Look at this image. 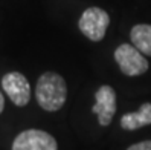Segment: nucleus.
<instances>
[{
	"label": "nucleus",
	"instance_id": "1",
	"mask_svg": "<svg viewBox=\"0 0 151 150\" xmlns=\"http://www.w3.org/2000/svg\"><path fill=\"white\" fill-rule=\"evenodd\" d=\"M35 98L41 109L47 112H57L64 106L67 100V84L64 78L57 72H44L40 75L37 87H35Z\"/></svg>",
	"mask_w": 151,
	"mask_h": 150
},
{
	"label": "nucleus",
	"instance_id": "2",
	"mask_svg": "<svg viewBox=\"0 0 151 150\" xmlns=\"http://www.w3.org/2000/svg\"><path fill=\"white\" fill-rule=\"evenodd\" d=\"M109 25H110V15L107 14V11H104L98 6L87 8L81 14L78 22L79 31L92 41H101L105 37Z\"/></svg>",
	"mask_w": 151,
	"mask_h": 150
},
{
	"label": "nucleus",
	"instance_id": "3",
	"mask_svg": "<svg viewBox=\"0 0 151 150\" xmlns=\"http://www.w3.org/2000/svg\"><path fill=\"white\" fill-rule=\"evenodd\" d=\"M114 60L121 69V72L127 77H137L145 74L150 64L140 51H137L133 45L122 43L114 51Z\"/></svg>",
	"mask_w": 151,
	"mask_h": 150
},
{
	"label": "nucleus",
	"instance_id": "4",
	"mask_svg": "<svg viewBox=\"0 0 151 150\" xmlns=\"http://www.w3.org/2000/svg\"><path fill=\"white\" fill-rule=\"evenodd\" d=\"M11 150H58V144L47 132L28 129L15 136Z\"/></svg>",
	"mask_w": 151,
	"mask_h": 150
},
{
	"label": "nucleus",
	"instance_id": "5",
	"mask_svg": "<svg viewBox=\"0 0 151 150\" xmlns=\"http://www.w3.org/2000/svg\"><path fill=\"white\" fill-rule=\"evenodd\" d=\"M2 87L9 100L19 107H23L31 101V84L20 72L5 74L2 77Z\"/></svg>",
	"mask_w": 151,
	"mask_h": 150
},
{
	"label": "nucleus",
	"instance_id": "6",
	"mask_svg": "<svg viewBox=\"0 0 151 150\" xmlns=\"http://www.w3.org/2000/svg\"><path fill=\"white\" fill-rule=\"evenodd\" d=\"M95 100L96 103L92 107V112L96 113L98 122L101 126H109L116 113V92L111 86L104 84L96 91Z\"/></svg>",
	"mask_w": 151,
	"mask_h": 150
},
{
	"label": "nucleus",
	"instance_id": "7",
	"mask_svg": "<svg viewBox=\"0 0 151 150\" xmlns=\"http://www.w3.org/2000/svg\"><path fill=\"white\" fill-rule=\"evenodd\" d=\"M151 124V103H144L137 112L124 113L121 117V127L124 130H137Z\"/></svg>",
	"mask_w": 151,
	"mask_h": 150
},
{
	"label": "nucleus",
	"instance_id": "8",
	"mask_svg": "<svg viewBox=\"0 0 151 150\" xmlns=\"http://www.w3.org/2000/svg\"><path fill=\"white\" fill-rule=\"evenodd\" d=\"M131 43L137 51H140L144 55L151 57V25L140 23L133 26L130 32Z\"/></svg>",
	"mask_w": 151,
	"mask_h": 150
},
{
	"label": "nucleus",
	"instance_id": "9",
	"mask_svg": "<svg viewBox=\"0 0 151 150\" xmlns=\"http://www.w3.org/2000/svg\"><path fill=\"white\" fill-rule=\"evenodd\" d=\"M127 150H151V139L142 141V143H136V144L130 146Z\"/></svg>",
	"mask_w": 151,
	"mask_h": 150
},
{
	"label": "nucleus",
	"instance_id": "10",
	"mask_svg": "<svg viewBox=\"0 0 151 150\" xmlns=\"http://www.w3.org/2000/svg\"><path fill=\"white\" fill-rule=\"evenodd\" d=\"M3 109H5V96H3L2 92H0V113L3 112Z\"/></svg>",
	"mask_w": 151,
	"mask_h": 150
}]
</instances>
